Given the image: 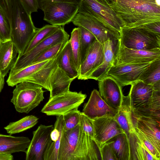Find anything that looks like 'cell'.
I'll use <instances>...</instances> for the list:
<instances>
[{
  "instance_id": "1",
  "label": "cell",
  "mask_w": 160,
  "mask_h": 160,
  "mask_svg": "<svg viewBox=\"0 0 160 160\" xmlns=\"http://www.w3.org/2000/svg\"><path fill=\"white\" fill-rule=\"evenodd\" d=\"M109 4L122 27L160 22V6L156 0H110Z\"/></svg>"
},
{
  "instance_id": "2",
  "label": "cell",
  "mask_w": 160,
  "mask_h": 160,
  "mask_svg": "<svg viewBox=\"0 0 160 160\" xmlns=\"http://www.w3.org/2000/svg\"><path fill=\"white\" fill-rule=\"evenodd\" d=\"M101 160L95 141L82 130L80 124L73 128L63 131L58 160Z\"/></svg>"
},
{
  "instance_id": "3",
  "label": "cell",
  "mask_w": 160,
  "mask_h": 160,
  "mask_svg": "<svg viewBox=\"0 0 160 160\" xmlns=\"http://www.w3.org/2000/svg\"><path fill=\"white\" fill-rule=\"evenodd\" d=\"M11 39L18 52L22 54L38 28L34 26L31 14L20 0H14L11 15Z\"/></svg>"
},
{
  "instance_id": "4",
  "label": "cell",
  "mask_w": 160,
  "mask_h": 160,
  "mask_svg": "<svg viewBox=\"0 0 160 160\" xmlns=\"http://www.w3.org/2000/svg\"><path fill=\"white\" fill-rule=\"evenodd\" d=\"M118 43L129 49L152 50L160 49V34L138 27L121 28Z\"/></svg>"
},
{
  "instance_id": "5",
  "label": "cell",
  "mask_w": 160,
  "mask_h": 160,
  "mask_svg": "<svg viewBox=\"0 0 160 160\" xmlns=\"http://www.w3.org/2000/svg\"><path fill=\"white\" fill-rule=\"evenodd\" d=\"M16 86L11 102L19 112L28 113L44 99V91L39 85L23 82Z\"/></svg>"
},
{
  "instance_id": "6",
  "label": "cell",
  "mask_w": 160,
  "mask_h": 160,
  "mask_svg": "<svg viewBox=\"0 0 160 160\" xmlns=\"http://www.w3.org/2000/svg\"><path fill=\"white\" fill-rule=\"evenodd\" d=\"M110 0H82L78 12L90 15L109 28L120 33L122 27L116 13L110 6Z\"/></svg>"
},
{
  "instance_id": "7",
  "label": "cell",
  "mask_w": 160,
  "mask_h": 160,
  "mask_svg": "<svg viewBox=\"0 0 160 160\" xmlns=\"http://www.w3.org/2000/svg\"><path fill=\"white\" fill-rule=\"evenodd\" d=\"M44 12L43 19L51 25L63 26L72 22L78 13L79 5L73 3L49 1L38 4Z\"/></svg>"
},
{
  "instance_id": "8",
  "label": "cell",
  "mask_w": 160,
  "mask_h": 160,
  "mask_svg": "<svg viewBox=\"0 0 160 160\" xmlns=\"http://www.w3.org/2000/svg\"><path fill=\"white\" fill-rule=\"evenodd\" d=\"M87 95L70 91L50 98L41 112L48 116L63 115L70 111L78 108L84 102Z\"/></svg>"
},
{
  "instance_id": "9",
  "label": "cell",
  "mask_w": 160,
  "mask_h": 160,
  "mask_svg": "<svg viewBox=\"0 0 160 160\" xmlns=\"http://www.w3.org/2000/svg\"><path fill=\"white\" fill-rule=\"evenodd\" d=\"M72 22L75 26L82 27L88 30L95 37L96 39L102 44L109 39L119 41L120 33L106 26L93 17L88 14L78 12Z\"/></svg>"
},
{
  "instance_id": "10",
  "label": "cell",
  "mask_w": 160,
  "mask_h": 160,
  "mask_svg": "<svg viewBox=\"0 0 160 160\" xmlns=\"http://www.w3.org/2000/svg\"><path fill=\"white\" fill-rule=\"evenodd\" d=\"M69 35L61 26L51 36L41 42L29 52L18 55L12 69L21 68L31 64L42 52L58 43L69 40Z\"/></svg>"
},
{
  "instance_id": "11",
  "label": "cell",
  "mask_w": 160,
  "mask_h": 160,
  "mask_svg": "<svg viewBox=\"0 0 160 160\" xmlns=\"http://www.w3.org/2000/svg\"><path fill=\"white\" fill-rule=\"evenodd\" d=\"M151 62L114 65L110 69L106 76L115 79L122 87L131 85L139 80L141 74Z\"/></svg>"
},
{
  "instance_id": "12",
  "label": "cell",
  "mask_w": 160,
  "mask_h": 160,
  "mask_svg": "<svg viewBox=\"0 0 160 160\" xmlns=\"http://www.w3.org/2000/svg\"><path fill=\"white\" fill-rule=\"evenodd\" d=\"M114 65L123 63H145L160 58V49L152 50L129 49L118 43Z\"/></svg>"
},
{
  "instance_id": "13",
  "label": "cell",
  "mask_w": 160,
  "mask_h": 160,
  "mask_svg": "<svg viewBox=\"0 0 160 160\" xmlns=\"http://www.w3.org/2000/svg\"><path fill=\"white\" fill-rule=\"evenodd\" d=\"M53 125L41 124L33 132V137L26 153V160H44Z\"/></svg>"
},
{
  "instance_id": "14",
  "label": "cell",
  "mask_w": 160,
  "mask_h": 160,
  "mask_svg": "<svg viewBox=\"0 0 160 160\" xmlns=\"http://www.w3.org/2000/svg\"><path fill=\"white\" fill-rule=\"evenodd\" d=\"M91 120L94 139L99 150L109 139L124 132L114 117L105 116Z\"/></svg>"
},
{
  "instance_id": "15",
  "label": "cell",
  "mask_w": 160,
  "mask_h": 160,
  "mask_svg": "<svg viewBox=\"0 0 160 160\" xmlns=\"http://www.w3.org/2000/svg\"><path fill=\"white\" fill-rule=\"evenodd\" d=\"M131 86L128 95L132 110L145 107L160 93V90H154L152 85L140 80L135 82Z\"/></svg>"
},
{
  "instance_id": "16",
  "label": "cell",
  "mask_w": 160,
  "mask_h": 160,
  "mask_svg": "<svg viewBox=\"0 0 160 160\" xmlns=\"http://www.w3.org/2000/svg\"><path fill=\"white\" fill-rule=\"evenodd\" d=\"M98 81V91L102 97L110 107L118 110L124 96L122 87L115 79L108 76Z\"/></svg>"
},
{
  "instance_id": "17",
  "label": "cell",
  "mask_w": 160,
  "mask_h": 160,
  "mask_svg": "<svg viewBox=\"0 0 160 160\" xmlns=\"http://www.w3.org/2000/svg\"><path fill=\"white\" fill-rule=\"evenodd\" d=\"M118 110L108 105L97 89L92 92L87 102L83 106L82 112L91 119L105 116L114 117Z\"/></svg>"
},
{
  "instance_id": "18",
  "label": "cell",
  "mask_w": 160,
  "mask_h": 160,
  "mask_svg": "<svg viewBox=\"0 0 160 160\" xmlns=\"http://www.w3.org/2000/svg\"><path fill=\"white\" fill-rule=\"evenodd\" d=\"M104 58L102 44L96 40L90 48L85 59L80 65L78 79H88L91 74L102 63Z\"/></svg>"
},
{
  "instance_id": "19",
  "label": "cell",
  "mask_w": 160,
  "mask_h": 160,
  "mask_svg": "<svg viewBox=\"0 0 160 160\" xmlns=\"http://www.w3.org/2000/svg\"><path fill=\"white\" fill-rule=\"evenodd\" d=\"M133 126L138 129L160 152V120L139 116L131 112Z\"/></svg>"
},
{
  "instance_id": "20",
  "label": "cell",
  "mask_w": 160,
  "mask_h": 160,
  "mask_svg": "<svg viewBox=\"0 0 160 160\" xmlns=\"http://www.w3.org/2000/svg\"><path fill=\"white\" fill-rule=\"evenodd\" d=\"M63 131V116H57L44 154V160H58V152Z\"/></svg>"
},
{
  "instance_id": "21",
  "label": "cell",
  "mask_w": 160,
  "mask_h": 160,
  "mask_svg": "<svg viewBox=\"0 0 160 160\" xmlns=\"http://www.w3.org/2000/svg\"><path fill=\"white\" fill-rule=\"evenodd\" d=\"M31 140L27 137H14L0 134V153L25 152Z\"/></svg>"
},
{
  "instance_id": "22",
  "label": "cell",
  "mask_w": 160,
  "mask_h": 160,
  "mask_svg": "<svg viewBox=\"0 0 160 160\" xmlns=\"http://www.w3.org/2000/svg\"><path fill=\"white\" fill-rule=\"evenodd\" d=\"M73 80L58 65L52 72L48 81L50 98L70 91V86Z\"/></svg>"
},
{
  "instance_id": "23",
  "label": "cell",
  "mask_w": 160,
  "mask_h": 160,
  "mask_svg": "<svg viewBox=\"0 0 160 160\" xmlns=\"http://www.w3.org/2000/svg\"><path fill=\"white\" fill-rule=\"evenodd\" d=\"M113 42L109 39L102 44L104 54L103 62L91 74L88 79L99 80L106 76L110 69L114 65L115 54L113 49Z\"/></svg>"
},
{
  "instance_id": "24",
  "label": "cell",
  "mask_w": 160,
  "mask_h": 160,
  "mask_svg": "<svg viewBox=\"0 0 160 160\" xmlns=\"http://www.w3.org/2000/svg\"><path fill=\"white\" fill-rule=\"evenodd\" d=\"M18 52L11 41L2 42L0 45V71L4 77L14 66Z\"/></svg>"
},
{
  "instance_id": "25",
  "label": "cell",
  "mask_w": 160,
  "mask_h": 160,
  "mask_svg": "<svg viewBox=\"0 0 160 160\" xmlns=\"http://www.w3.org/2000/svg\"><path fill=\"white\" fill-rule=\"evenodd\" d=\"M57 58L58 66L70 78L73 80L78 77L79 73L75 65L69 40L58 54Z\"/></svg>"
},
{
  "instance_id": "26",
  "label": "cell",
  "mask_w": 160,
  "mask_h": 160,
  "mask_svg": "<svg viewBox=\"0 0 160 160\" xmlns=\"http://www.w3.org/2000/svg\"><path fill=\"white\" fill-rule=\"evenodd\" d=\"M51 59L37 63L31 64L21 68L11 69L6 81L8 85L13 87L23 82L26 78L43 67Z\"/></svg>"
},
{
  "instance_id": "27",
  "label": "cell",
  "mask_w": 160,
  "mask_h": 160,
  "mask_svg": "<svg viewBox=\"0 0 160 160\" xmlns=\"http://www.w3.org/2000/svg\"><path fill=\"white\" fill-rule=\"evenodd\" d=\"M58 55L51 58L43 67L26 78L23 82L38 84L49 91L48 81L52 72L58 65Z\"/></svg>"
},
{
  "instance_id": "28",
  "label": "cell",
  "mask_w": 160,
  "mask_h": 160,
  "mask_svg": "<svg viewBox=\"0 0 160 160\" xmlns=\"http://www.w3.org/2000/svg\"><path fill=\"white\" fill-rule=\"evenodd\" d=\"M106 142L112 148L117 160H131L129 142L125 132L116 135Z\"/></svg>"
},
{
  "instance_id": "29",
  "label": "cell",
  "mask_w": 160,
  "mask_h": 160,
  "mask_svg": "<svg viewBox=\"0 0 160 160\" xmlns=\"http://www.w3.org/2000/svg\"><path fill=\"white\" fill-rule=\"evenodd\" d=\"M124 132L128 137L133 126L131 118V110L128 95L124 96L122 104L114 117Z\"/></svg>"
},
{
  "instance_id": "30",
  "label": "cell",
  "mask_w": 160,
  "mask_h": 160,
  "mask_svg": "<svg viewBox=\"0 0 160 160\" xmlns=\"http://www.w3.org/2000/svg\"><path fill=\"white\" fill-rule=\"evenodd\" d=\"M128 138L130 143L131 160H156L138 138L133 131V128Z\"/></svg>"
},
{
  "instance_id": "31",
  "label": "cell",
  "mask_w": 160,
  "mask_h": 160,
  "mask_svg": "<svg viewBox=\"0 0 160 160\" xmlns=\"http://www.w3.org/2000/svg\"><path fill=\"white\" fill-rule=\"evenodd\" d=\"M139 80L152 85L154 90H160V58L150 63L141 74Z\"/></svg>"
},
{
  "instance_id": "32",
  "label": "cell",
  "mask_w": 160,
  "mask_h": 160,
  "mask_svg": "<svg viewBox=\"0 0 160 160\" xmlns=\"http://www.w3.org/2000/svg\"><path fill=\"white\" fill-rule=\"evenodd\" d=\"M38 119L33 115L27 116L16 122H10L4 128L11 135L18 133L34 127L38 122Z\"/></svg>"
},
{
  "instance_id": "33",
  "label": "cell",
  "mask_w": 160,
  "mask_h": 160,
  "mask_svg": "<svg viewBox=\"0 0 160 160\" xmlns=\"http://www.w3.org/2000/svg\"><path fill=\"white\" fill-rule=\"evenodd\" d=\"M61 26L46 25L41 28H38L23 54L31 50L38 43L53 34Z\"/></svg>"
},
{
  "instance_id": "34",
  "label": "cell",
  "mask_w": 160,
  "mask_h": 160,
  "mask_svg": "<svg viewBox=\"0 0 160 160\" xmlns=\"http://www.w3.org/2000/svg\"><path fill=\"white\" fill-rule=\"evenodd\" d=\"M134 115L160 120V93L146 107L142 109L131 110Z\"/></svg>"
},
{
  "instance_id": "35",
  "label": "cell",
  "mask_w": 160,
  "mask_h": 160,
  "mask_svg": "<svg viewBox=\"0 0 160 160\" xmlns=\"http://www.w3.org/2000/svg\"><path fill=\"white\" fill-rule=\"evenodd\" d=\"M80 29V65L85 59L90 48L96 41V38L90 32L82 27Z\"/></svg>"
},
{
  "instance_id": "36",
  "label": "cell",
  "mask_w": 160,
  "mask_h": 160,
  "mask_svg": "<svg viewBox=\"0 0 160 160\" xmlns=\"http://www.w3.org/2000/svg\"><path fill=\"white\" fill-rule=\"evenodd\" d=\"M81 32L79 27L73 28L69 39L75 67L78 72L80 66Z\"/></svg>"
},
{
  "instance_id": "37",
  "label": "cell",
  "mask_w": 160,
  "mask_h": 160,
  "mask_svg": "<svg viewBox=\"0 0 160 160\" xmlns=\"http://www.w3.org/2000/svg\"><path fill=\"white\" fill-rule=\"evenodd\" d=\"M81 113L78 108L73 109L63 114V131H67L76 127L80 123Z\"/></svg>"
},
{
  "instance_id": "38",
  "label": "cell",
  "mask_w": 160,
  "mask_h": 160,
  "mask_svg": "<svg viewBox=\"0 0 160 160\" xmlns=\"http://www.w3.org/2000/svg\"><path fill=\"white\" fill-rule=\"evenodd\" d=\"M67 41L58 43L48 48L40 53L31 64L39 62L56 57L64 47Z\"/></svg>"
},
{
  "instance_id": "39",
  "label": "cell",
  "mask_w": 160,
  "mask_h": 160,
  "mask_svg": "<svg viewBox=\"0 0 160 160\" xmlns=\"http://www.w3.org/2000/svg\"><path fill=\"white\" fill-rule=\"evenodd\" d=\"M11 22L0 8V40L1 42L11 41Z\"/></svg>"
},
{
  "instance_id": "40",
  "label": "cell",
  "mask_w": 160,
  "mask_h": 160,
  "mask_svg": "<svg viewBox=\"0 0 160 160\" xmlns=\"http://www.w3.org/2000/svg\"><path fill=\"white\" fill-rule=\"evenodd\" d=\"M133 131L140 141L146 147L156 160H160V152L154 146L142 132L134 126Z\"/></svg>"
},
{
  "instance_id": "41",
  "label": "cell",
  "mask_w": 160,
  "mask_h": 160,
  "mask_svg": "<svg viewBox=\"0 0 160 160\" xmlns=\"http://www.w3.org/2000/svg\"><path fill=\"white\" fill-rule=\"evenodd\" d=\"M79 124L82 131L95 141L93 128L92 120L82 112Z\"/></svg>"
},
{
  "instance_id": "42",
  "label": "cell",
  "mask_w": 160,
  "mask_h": 160,
  "mask_svg": "<svg viewBox=\"0 0 160 160\" xmlns=\"http://www.w3.org/2000/svg\"><path fill=\"white\" fill-rule=\"evenodd\" d=\"M101 160H117L111 147L107 143L103 144L99 148Z\"/></svg>"
},
{
  "instance_id": "43",
  "label": "cell",
  "mask_w": 160,
  "mask_h": 160,
  "mask_svg": "<svg viewBox=\"0 0 160 160\" xmlns=\"http://www.w3.org/2000/svg\"><path fill=\"white\" fill-rule=\"evenodd\" d=\"M14 0H0V8L11 22V12Z\"/></svg>"
},
{
  "instance_id": "44",
  "label": "cell",
  "mask_w": 160,
  "mask_h": 160,
  "mask_svg": "<svg viewBox=\"0 0 160 160\" xmlns=\"http://www.w3.org/2000/svg\"><path fill=\"white\" fill-rule=\"evenodd\" d=\"M24 8L30 14L37 12L38 9L37 0H20Z\"/></svg>"
},
{
  "instance_id": "45",
  "label": "cell",
  "mask_w": 160,
  "mask_h": 160,
  "mask_svg": "<svg viewBox=\"0 0 160 160\" xmlns=\"http://www.w3.org/2000/svg\"><path fill=\"white\" fill-rule=\"evenodd\" d=\"M137 27L144 28L160 34V22L149 23Z\"/></svg>"
},
{
  "instance_id": "46",
  "label": "cell",
  "mask_w": 160,
  "mask_h": 160,
  "mask_svg": "<svg viewBox=\"0 0 160 160\" xmlns=\"http://www.w3.org/2000/svg\"><path fill=\"white\" fill-rule=\"evenodd\" d=\"M82 0H37L38 4L41 2L49 1L56 2H63L73 3L79 5Z\"/></svg>"
},
{
  "instance_id": "47",
  "label": "cell",
  "mask_w": 160,
  "mask_h": 160,
  "mask_svg": "<svg viewBox=\"0 0 160 160\" xmlns=\"http://www.w3.org/2000/svg\"><path fill=\"white\" fill-rule=\"evenodd\" d=\"M13 156L12 154L0 153V160H12Z\"/></svg>"
},
{
  "instance_id": "48",
  "label": "cell",
  "mask_w": 160,
  "mask_h": 160,
  "mask_svg": "<svg viewBox=\"0 0 160 160\" xmlns=\"http://www.w3.org/2000/svg\"><path fill=\"white\" fill-rule=\"evenodd\" d=\"M4 78L0 71V93L3 87L4 83Z\"/></svg>"
},
{
  "instance_id": "49",
  "label": "cell",
  "mask_w": 160,
  "mask_h": 160,
  "mask_svg": "<svg viewBox=\"0 0 160 160\" xmlns=\"http://www.w3.org/2000/svg\"><path fill=\"white\" fill-rule=\"evenodd\" d=\"M1 42H1V41H0V44H1Z\"/></svg>"
}]
</instances>
